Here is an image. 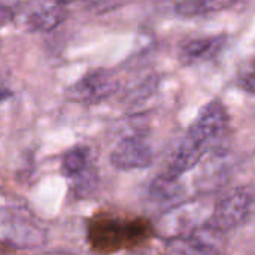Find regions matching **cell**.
Listing matches in <instances>:
<instances>
[{
    "mask_svg": "<svg viewBox=\"0 0 255 255\" xmlns=\"http://www.w3.org/2000/svg\"><path fill=\"white\" fill-rule=\"evenodd\" d=\"M72 179H73L75 197H78V199L91 197L99 187V175L93 166H90L85 170H82L81 173L75 175Z\"/></svg>",
    "mask_w": 255,
    "mask_h": 255,
    "instance_id": "obj_14",
    "label": "cell"
},
{
    "mask_svg": "<svg viewBox=\"0 0 255 255\" xmlns=\"http://www.w3.org/2000/svg\"><path fill=\"white\" fill-rule=\"evenodd\" d=\"M227 36L217 34L208 37H197L185 42L179 49V61L182 66H193L214 60L226 48Z\"/></svg>",
    "mask_w": 255,
    "mask_h": 255,
    "instance_id": "obj_8",
    "label": "cell"
},
{
    "mask_svg": "<svg viewBox=\"0 0 255 255\" xmlns=\"http://www.w3.org/2000/svg\"><path fill=\"white\" fill-rule=\"evenodd\" d=\"M254 64L253 63H248L247 66H244L238 75V82H239L241 88L250 94H254Z\"/></svg>",
    "mask_w": 255,
    "mask_h": 255,
    "instance_id": "obj_16",
    "label": "cell"
},
{
    "mask_svg": "<svg viewBox=\"0 0 255 255\" xmlns=\"http://www.w3.org/2000/svg\"><path fill=\"white\" fill-rule=\"evenodd\" d=\"M223 235L206 224L188 236H181L167 244V251L178 254H218L223 245Z\"/></svg>",
    "mask_w": 255,
    "mask_h": 255,
    "instance_id": "obj_7",
    "label": "cell"
},
{
    "mask_svg": "<svg viewBox=\"0 0 255 255\" xmlns=\"http://www.w3.org/2000/svg\"><path fill=\"white\" fill-rule=\"evenodd\" d=\"M253 205V185L236 187L218 200L208 224L221 233H227L233 229H238L242 224H245L251 217Z\"/></svg>",
    "mask_w": 255,
    "mask_h": 255,
    "instance_id": "obj_3",
    "label": "cell"
},
{
    "mask_svg": "<svg viewBox=\"0 0 255 255\" xmlns=\"http://www.w3.org/2000/svg\"><path fill=\"white\" fill-rule=\"evenodd\" d=\"M0 241L16 248H36L46 242V232L28 212L0 206Z\"/></svg>",
    "mask_w": 255,
    "mask_h": 255,
    "instance_id": "obj_2",
    "label": "cell"
},
{
    "mask_svg": "<svg viewBox=\"0 0 255 255\" xmlns=\"http://www.w3.org/2000/svg\"><path fill=\"white\" fill-rule=\"evenodd\" d=\"M157 85H158V78L155 75H149L146 76L143 81H140L134 90L130 91L128 94V102L131 105H139V103H143L145 100H148L157 90Z\"/></svg>",
    "mask_w": 255,
    "mask_h": 255,
    "instance_id": "obj_15",
    "label": "cell"
},
{
    "mask_svg": "<svg viewBox=\"0 0 255 255\" xmlns=\"http://www.w3.org/2000/svg\"><path fill=\"white\" fill-rule=\"evenodd\" d=\"M91 166V149L87 145L70 148L61 160V172L67 178H73Z\"/></svg>",
    "mask_w": 255,
    "mask_h": 255,
    "instance_id": "obj_13",
    "label": "cell"
},
{
    "mask_svg": "<svg viewBox=\"0 0 255 255\" xmlns=\"http://www.w3.org/2000/svg\"><path fill=\"white\" fill-rule=\"evenodd\" d=\"M206 151L208 148L205 145L199 143L185 133V136L181 139L176 149L173 151L164 175L170 178H181L184 173L190 172L193 167H196V164L200 163Z\"/></svg>",
    "mask_w": 255,
    "mask_h": 255,
    "instance_id": "obj_9",
    "label": "cell"
},
{
    "mask_svg": "<svg viewBox=\"0 0 255 255\" xmlns=\"http://www.w3.org/2000/svg\"><path fill=\"white\" fill-rule=\"evenodd\" d=\"M232 3V0H181L176 4V13L184 18L211 15L223 10Z\"/></svg>",
    "mask_w": 255,
    "mask_h": 255,
    "instance_id": "obj_12",
    "label": "cell"
},
{
    "mask_svg": "<svg viewBox=\"0 0 255 255\" xmlns=\"http://www.w3.org/2000/svg\"><path fill=\"white\" fill-rule=\"evenodd\" d=\"M123 0H91V7L96 12H106L120 6Z\"/></svg>",
    "mask_w": 255,
    "mask_h": 255,
    "instance_id": "obj_17",
    "label": "cell"
},
{
    "mask_svg": "<svg viewBox=\"0 0 255 255\" xmlns=\"http://www.w3.org/2000/svg\"><path fill=\"white\" fill-rule=\"evenodd\" d=\"M152 148L143 133L124 134L111 152V164L118 170L146 169L152 164Z\"/></svg>",
    "mask_w": 255,
    "mask_h": 255,
    "instance_id": "obj_5",
    "label": "cell"
},
{
    "mask_svg": "<svg viewBox=\"0 0 255 255\" xmlns=\"http://www.w3.org/2000/svg\"><path fill=\"white\" fill-rule=\"evenodd\" d=\"M57 1H60V3L64 4V3H69V1H73V0H57Z\"/></svg>",
    "mask_w": 255,
    "mask_h": 255,
    "instance_id": "obj_20",
    "label": "cell"
},
{
    "mask_svg": "<svg viewBox=\"0 0 255 255\" xmlns=\"http://www.w3.org/2000/svg\"><path fill=\"white\" fill-rule=\"evenodd\" d=\"M120 88V81L111 69H94L73 82L64 96L69 102L96 105L111 97Z\"/></svg>",
    "mask_w": 255,
    "mask_h": 255,
    "instance_id": "obj_4",
    "label": "cell"
},
{
    "mask_svg": "<svg viewBox=\"0 0 255 255\" xmlns=\"http://www.w3.org/2000/svg\"><path fill=\"white\" fill-rule=\"evenodd\" d=\"M13 10L9 6H0V25L7 24L13 19Z\"/></svg>",
    "mask_w": 255,
    "mask_h": 255,
    "instance_id": "obj_18",
    "label": "cell"
},
{
    "mask_svg": "<svg viewBox=\"0 0 255 255\" xmlns=\"http://www.w3.org/2000/svg\"><path fill=\"white\" fill-rule=\"evenodd\" d=\"M67 12L63 3L57 0H48L37 4L25 16V27L30 31H51L64 21Z\"/></svg>",
    "mask_w": 255,
    "mask_h": 255,
    "instance_id": "obj_11",
    "label": "cell"
},
{
    "mask_svg": "<svg viewBox=\"0 0 255 255\" xmlns=\"http://www.w3.org/2000/svg\"><path fill=\"white\" fill-rule=\"evenodd\" d=\"M87 232L91 250L102 254L139 248L154 236V227L146 218L114 212H97L90 218Z\"/></svg>",
    "mask_w": 255,
    "mask_h": 255,
    "instance_id": "obj_1",
    "label": "cell"
},
{
    "mask_svg": "<svg viewBox=\"0 0 255 255\" xmlns=\"http://www.w3.org/2000/svg\"><path fill=\"white\" fill-rule=\"evenodd\" d=\"M9 96H10V93H9V91H6V90H0V103H1L3 100H6Z\"/></svg>",
    "mask_w": 255,
    "mask_h": 255,
    "instance_id": "obj_19",
    "label": "cell"
},
{
    "mask_svg": "<svg viewBox=\"0 0 255 255\" xmlns=\"http://www.w3.org/2000/svg\"><path fill=\"white\" fill-rule=\"evenodd\" d=\"M227 126V109L220 100H212L200 109L196 121L191 124L187 134L208 148L212 142L218 140L226 133Z\"/></svg>",
    "mask_w": 255,
    "mask_h": 255,
    "instance_id": "obj_6",
    "label": "cell"
},
{
    "mask_svg": "<svg viewBox=\"0 0 255 255\" xmlns=\"http://www.w3.org/2000/svg\"><path fill=\"white\" fill-rule=\"evenodd\" d=\"M185 188L181 185L179 178H170L167 175L157 176L148 190V200L160 211H170L184 202Z\"/></svg>",
    "mask_w": 255,
    "mask_h": 255,
    "instance_id": "obj_10",
    "label": "cell"
}]
</instances>
